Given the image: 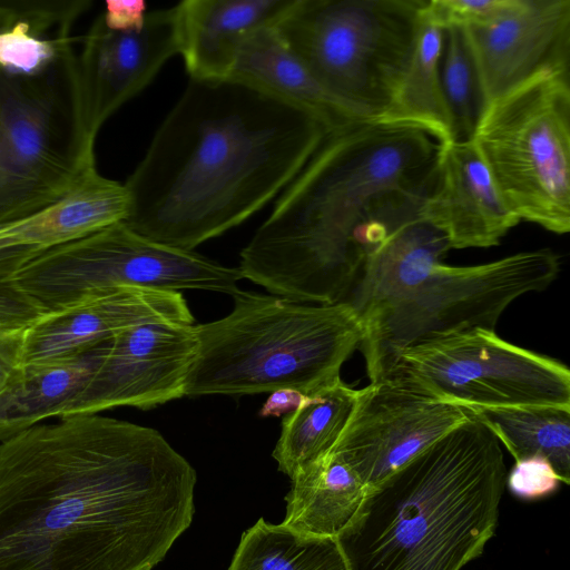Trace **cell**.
Listing matches in <instances>:
<instances>
[{
  "label": "cell",
  "instance_id": "obj_17",
  "mask_svg": "<svg viewBox=\"0 0 570 570\" xmlns=\"http://www.w3.org/2000/svg\"><path fill=\"white\" fill-rule=\"evenodd\" d=\"M419 214L456 249L495 246L520 223L471 140L440 144L435 179Z\"/></svg>",
  "mask_w": 570,
  "mask_h": 570
},
{
  "label": "cell",
  "instance_id": "obj_2",
  "mask_svg": "<svg viewBox=\"0 0 570 570\" xmlns=\"http://www.w3.org/2000/svg\"><path fill=\"white\" fill-rule=\"evenodd\" d=\"M330 130L235 79H189L124 184V222L194 250L248 219L295 178Z\"/></svg>",
  "mask_w": 570,
  "mask_h": 570
},
{
  "label": "cell",
  "instance_id": "obj_18",
  "mask_svg": "<svg viewBox=\"0 0 570 570\" xmlns=\"http://www.w3.org/2000/svg\"><path fill=\"white\" fill-rule=\"evenodd\" d=\"M295 0H185L175 6L189 79H228L252 32L276 26Z\"/></svg>",
  "mask_w": 570,
  "mask_h": 570
},
{
  "label": "cell",
  "instance_id": "obj_31",
  "mask_svg": "<svg viewBox=\"0 0 570 570\" xmlns=\"http://www.w3.org/2000/svg\"><path fill=\"white\" fill-rule=\"evenodd\" d=\"M42 315L13 281L0 282V331L28 328Z\"/></svg>",
  "mask_w": 570,
  "mask_h": 570
},
{
  "label": "cell",
  "instance_id": "obj_3",
  "mask_svg": "<svg viewBox=\"0 0 570 570\" xmlns=\"http://www.w3.org/2000/svg\"><path fill=\"white\" fill-rule=\"evenodd\" d=\"M439 151L422 131L370 119L330 132L242 249L243 278L296 303L343 302L370 249L419 213Z\"/></svg>",
  "mask_w": 570,
  "mask_h": 570
},
{
  "label": "cell",
  "instance_id": "obj_35",
  "mask_svg": "<svg viewBox=\"0 0 570 570\" xmlns=\"http://www.w3.org/2000/svg\"><path fill=\"white\" fill-rule=\"evenodd\" d=\"M304 399V394L292 389H281L271 393L263 405L259 414L262 416H279L288 414L297 409Z\"/></svg>",
  "mask_w": 570,
  "mask_h": 570
},
{
  "label": "cell",
  "instance_id": "obj_26",
  "mask_svg": "<svg viewBox=\"0 0 570 570\" xmlns=\"http://www.w3.org/2000/svg\"><path fill=\"white\" fill-rule=\"evenodd\" d=\"M515 461L546 458L561 482L570 481V407L523 406L474 410Z\"/></svg>",
  "mask_w": 570,
  "mask_h": 570
},
{
  "label": "cell",
  "instance_id": "obj_20",
  "mask_svg": "<svg viewBox=\"0 0 570 570\" xmlns=\"http://www.w3.org/2000/svg\"><path fill=\"white\" fill-rule=\"evenodd\" d=\"M229 78L311 114L330 132L367 119L314 77L284 43L275 26L261 28L246 37Z\"/></svg>",
  "mask_w": 570,
  "mask_h": 570
},
{
  "label": "cell",
  "instance_id": "obj_22",
  "mask_svg": "<svg viewBox=\"0 0 570 570\" xmlns=\"http://www.w3.org/2000/svg\"><path fill=\"white\" fill-rule=\"evenodd\" d=\"M128 213L125 185L94 166L55 203L3 228L17 242L46 250L124 223Z\"/></svg>",
  "mask_w": 570,
  "mask_h": 570
},
{
  "label": "cell",
  "instance_id": "obj_28",
  "mask_svg": "<svg viewBox=\"0 0 570 570\" xmlns=\"http://www.w3.org/2000/svg\"><path fill=\"white\" fill-rule=\"evenodd\" d=\"M440 77L456 141H469L484 110L478 70L464 30L443 29Z\"/></svg>",
  "mask_w": 570,
  "mask_h": 570
},
{
  "label": "cell",
  "instance_id": "obj_4",
  "mask_svg": "<svg viewBox=\"0 0 570 570\" xmlns=\"http://www.w3.org/2000/svg\"><path fill=\"white\" fill-rule=\"evenodd\" d=\"M507 474L473 413L367 490L335 538L347 570H461L495 532Z\"/></svg>",
  "mask_w": 570,
  "mask_h": 570
},
{
  "label": "cell",
  "instance_id": "obj_15",
  "mask_svg": "<svg viewBox=\"0 0 570 570\" xmlns=\"http://www.w3.org/2000/svg\"><path fill=\"white\" fill-rule=\"evenodd\" d=\"M462 29L485 105L544 69H569L570 0H517L493 21Z\"/></svg>",
  "mask_w": 570,
  "mask_h": 570
},
{
  "label": "cell",
  "instance_id": "obj_8",
  "mask_svg": "<svg viewBox=\"0 0 570 570\" xmlns=\"http://www.w3.org/2000/svg\"><path fill=\"white\" fill-rule=\"evenodd\" d=\"M425 0H295L275 26L333 95L375 119L411 56Z\"/></svg>",
  "mask_w": 570,
  "mask_h": 570
},
{
  "label": "cell",
  "instance_id": "obj_10",
  "mask_svg": "<svg viewBox=\"0 0 570 570\" xmlns=\"http://www.w3.org/2000/svg\"><path fill=\"white\" fill-rule=\"evenodd\" d=\"M240 279L238 267L154 242L117 223L39 253L12 281L46 314L124 286L234 296Z\"/></svg>",
  "mask_w": 570,
  "mask_h": 570
},
{
  "label": "cell",
  "instance_id": "obj_24",
  "mask_svg": "<svg viewBox=\"0 0 570 570\" xmlns=\"http://www.w3.org/2000/svg\"><path fill=\"white\" fill-rule=\"evenodd\" d=\"M443 39V29L420 12L411 56L389 105L373 121L422 131L439 144L454 140L440 77Z\"/></svg>",
  "mask_w": 570,
  "mask_h": 570
},
{
  "label": "cell",
  "instance_id": "obj_36",
  "mask_svg": "<svg viewBox=\"0 0 570 570\" xmlns=\"http://www.w3.org/2000/svg\"><path fill=\"white\" fill-rule=\"evenodd\" d=\"M23 1H0V30L11 24L20 14Z\"/></svg>",
  "mask_w": 570,
  "mask_h": 570
},
{
  "label": "cell",
  "instance_id": "obj_21",
  "mask_svg": "<svg viewBox=\"0 0 570 570\" xmlns=\"http://www.w3.org/2000/svg\"><path fill=\"white\" fill-rule=\"evenodd\" d=\"M110 341L73 356L21 364L0 392V443L49 417H62L105 357Z\"/></svg>",
  "mask_w": 570,
  "mask_h": 570
},
{
  "label": "cell",
  "instance_id": "obj_27",
  "mask_svg": "<svg viewBox=\"0 0 570 570\" xmlns=\"http://www.w3.org/2000/svg\"><path fill=\"white\" fill-rule=\"evenodd\" d=\"M228 570H347L335 538L298 533L261 518L240 538Z\"/></svg>",
  "mask_w": 570,
  "mask_h": 570
},
{
  "label": "cell",
  "instance_id": "obj_11",
  "mask_svg": "<svg viewBox=\"0 0 570 570\" xmlns=\"http://www.w3.org/2000/svg\"><path fill=\"white\" fill-rule=\"evenodd\" d=\"M384 377L473 411L570 407L569 368L501 338L494 330L475 327L412 345Z\"/></svg>",
  "mask_w": 570,
  "mask_h": 570
},
{
  "label": "cell",
  "instance_id": "obj_14",
  "mask_svg": "<svg viewBox=\"0 0 570 570\" xmlns=\"http://www.w3.org/2000/svg\"><path fill=\"white\" fill-rule=\"evenodd\" d=\"M179 55L175 7L147 12L135 28H109L99 14L78 56L85 121L96 139L102 125Z\"/></svg>",
  "mask_w": 570,
  "mask_h": 570
},
{
  "label": "cell",
  "instance_id": "obj_23",
  "mask_svg": "<svg viewBox=\"0 0 570 570\" xmlns=\"http://www.w3.org/2000/svg\"><path fill=\"white\" fill-rule=\"evenodd\" d=\"M284 525L313 537L336 538L357 513L368 488L334 452L292 479Z\"/></svg>",
  "mask_w": 570,
  "mask_h": 570
},
{
  "label": "cell",
  "instance_id": "obj_34",
  "mask_svg": "<svg viewBox=\"0 0 570 570\" xmlns=\"http://www.w3.org/2000/svg\"><path fill=\"white\" fill-rule=\"evenodd\" d=\"M24 331H0V392L22 363Z\"/></svg>",
  "mask_w": 570,
  "mask_h": 570
},
{
  "label": "cell",
  "instance_id": "obj_25",
  "mask_svg": "<svg viewBox=\"0 0 570 570\" xmlns=\"http://www.w3.org/2000/svg\"><path fill=\"white\" fill-rule=\"evenodd\" d=\"M357 390L341 379L304 395L296 410L282 421L273 451L278 470L291 479L325 455L342 434L355 405Z\"/></svg>",
  "mask_w": 570,
  "mask_h": 570
},
{
  "label": "cell",
  "instance_id": "obj_5",
  "mask_svg": "<svg viewBox=\"0 0 570 570\" xmlns=\"http://www.w3.org/2000/svg\"><path fill=\"white\" fill-rule=\"evenodd\" d=\"M226 316L195 325L198 347L184 396L312 394L341 379L360 346V321L345 303L303 304L239 291Z\"/></svg>",
  "mask_w": 570,
  "mask_h": 570
},
{
  "label": "cell",
  "instance_id": "obj_7",
  "mask_svg": "<svg viewBox=\"0 0 570 570\" xmlns=\"http://www.w3.org/2000/svg\"><path fill=\"white\" fill-rule=\"evenodd\" d=\"M471 141L520 222L570 230L569 69H544L487 104Z\"/></svg>",
  "mask_w": 570,
  "mask_h": 570
},
{
  "label": "cell",
  "instance_id": "obj_33",
  "mask_svg": "<svg viewBox=\"0 0 570 570\" xmlns=\"http://www.w3.org/2000/svg\"><path fill=\"white\" fill-rule=\"evenodd\" d=\"M105 10L100 13L104 22L112 29L124 30L140 26L147 14L145 1H115L105 2Z\"/></svg>",
  "mask_w": 570,
  "mask_h": 570
},
{
  "label": "cell",
  "instance_id": "obj_9",
  "mask_svg": "<svg viewBox=\"0 0 570 570\" xmlns=\"http://www.w3.org/2000/svg\"><path fill=\"white\" fill-rule=\"evenodd\" d=\"M560 272L548 248L485 264H436L415 287L361 321V350L370 382L383 379L400 353L417 343L471 328L494 330L523 294L541 292Z\"/></svg>",
  "mask_w": 570,
  "mask_h": 570
},
{
  "label": "cell",
  "instance_id": "obj_16",
  "mask_svg": "<svg viewBox=\"0 0 570 570\" xmlns=\"http://www.w3.org/2000/svg\"><path fill=\"white\" fill-rule=\"evenodd\" d=\"M161 321L194 324L180 292L117 287L40 316L24 331L21 364L73 356L127 328Z\"/></svg>",
  "mask_w": 570,
  "mask_h": 570
},
{
  "label": "cell",
  "instance_id": "obj_29",
  "mask_svg": "<svg viewBox=\"0 0 570 570\" xmlns=\"http://www.w3.org/2000/svg\"><path fill=\"white\" fill-rule=\"evenodd\" d=\"M517 0H425L421 16L442 29L468 28L493 21Z\"/></svg>",
  "mask_w": 570,
  "mask_h": 570
},
{
  "label": "cell",
  "instance_id": "obj_13",
  "mask_svg": "<svg viewBox=\"0 0 570 570\" xmlns=\"http://www.w3.org/2000/svg\"><path fill=\"white\" fill-rule=\"evenodd\" d=\"M197 347L195 324L161 321L118 333L62 417L119 406L146 410L183 397Z\"/></svg>",
  "mask_w": 570,
  "mask_h": 570
},
{
  "label": "cell",
  "instance_id": "obj_12",
  "mask_svg": "<svg viewBox=\"0 0 570 570\" xmlns=\"http://www.w3.org/2000/svg\"><path fill=\"white\" fill-rule=\"evenodd\" d=\"M473 413L384 377L357 390L352 414L330 451L370 489Z\"/></svg>",
  "mask_w": 570,
  "mask_h": 570
},
{
  "label": "cell",
  "instance_id": "obj_19",
  "mask_svg": "<svg viewBox=\"0 0 570 570\" xmlns=\"http://www.w3.org/2000/svg\"><path fill=\"white\" fill-rule=\"evenodd\" d=\"M451 249L445 235L415 214L392 226L370 249L343 302L360 323L417 286Z\"/></svg>",
  "mask_w": 570,
  "mask_h": 570
},
{
  "label": "cell",
  "instance_id": "obj_30",
  "mask_svg": "<svg viewBox=\"0 0 570 570\" xmlns=\"http://www.w3.org/2000/svg\"><path fill=\"white\" fill-rule=\"evenodd\" d=\"M561 480L551 463L543 456L533 455L515 461L507 474L510 492L523 500H537L558 490Z\"/></svg>",
  "mask_w": 570,
  "mask_h": 570
},
{
  "label": "cell",
  "instance_id": "obj_6",
  "mask_svg": "<svg viewBox=\"0 0 570 570\" xmlns=\"http://www.w3.org/2000/svg\"><path fill=\"white\" fill-rule=\"evenodd\" d=\"M72 40L43 69L0 68V228L60 198L96 166Z\"/></svg>",
  "mask_w": 570,
  "mask_h": 570
},
{
  "label": "cell",
  "instance_id": "obj_32",
  "mask_svg": "<svg viewBox=\"0 0 570 570\" xmlns=\"http://www.w3.org/2000/svg\"><path fill=\"white\" fill-rule=\"evenodd\" d=\"M43 250L17 242L0 228V282L12 281L19 269Z\"/></svg>",
  "mask_w": 570,
  "mask_h": 570
},
{
  "label": "cell",
  "instance_id": "obj_1",
  "mask_svg": "<svg viewBox=\"0 0 570 570\" xmlns=\"http://www.w3.org/2000/svg\"><path fill=\"white\" fill-rule=\"evenodd\" d=\"M195 485L155 429L37 424L0 443V570H153L191 524Z\"/></svg>",
  "mask_w": 570,
  "mask_h": 570
}]
</instances>
